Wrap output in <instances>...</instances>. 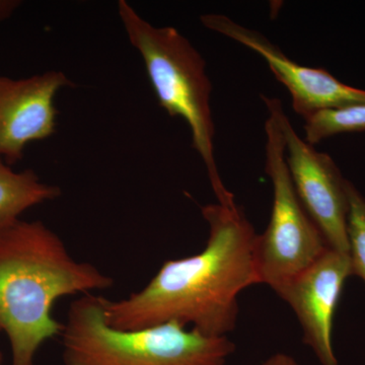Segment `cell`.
I'll return each mask as SVG.
<instances>
[{"mask_svg":"<svg viewBox=\"0 0 365 365\" xmlns=\"http://www.w3.org/2000/svg\"><path fill=\"white\" fill-rule=\"evenodd\" d=\"M351 275L349 254L328 249L311 267L274 292L294 312L304 342L322 365H338L332 343L334 318Z\"/></svg>","mask_w":365,"mask_h":365,"instance_id":"obj_8","label":"cell"},{"mask_svg":"<svg viewBox=\"0 0 365 365\" xmlns=\"http://www.w3.org/2000/svg\"><path fill=\"white\" fill-rule=\"evenodd\" d=\"M118 13L131 45L143 57L160 107L188 124L193 148L202 158L218 203L235 202L215 162L212 85L202 55L177 29L151 25L124 0L118 4Z\"/></svg>","mask_w":365,"mask_h":365,"instance_id":"obj_4","label":"cell"},{"mask_svg":"<svg viewBox=\"0 0 365 365\" xmlns=\"http://www.w3.org/2000/svg\"><path fill=\"white\" fill-rule=\"evenodd\" d=\"M277 114L295 191L329 249L348 254V181L327 153L300 138L278 100Z\"/></svg>","mask_w":365,"mask_h":365,"instance_id":"obj_6","label":"cell"},{"mask_svg":"<svg viewBox=\"0 0 365 365\" xmlns=\"http://www.w3.org/2000/svg\"><path fill=\"white\" fill-rule=\"evenodd\" d=\"M105 297L74 300L62 330L64 365H225L235 352L227 337H211L176 322L118 330L105 319Z\"/></svg>","mask_w":365,"mask_h":365,"instance_id":"obj_3","label":"cell"},{"mask_svg":"<svg viewBox=\"0 0 365 365\" xmlns=\"http://www.w3.org/2000/svg\"><path fill=\"white\" fill-rule=\"evenodd\" d=\"M262 365H299V364L290 355L285 353H276L269 357Z\"/></svg>","mask_w":365,"mask_h":365,"instance_id":"obj_14","label":"cell"},{"mask_svg":"<svg viewBox=\"0 0 365 365\" xmlns=\"http://www.w3.org/2000/svg\"><path fill=\"white\" fill-rule=\"evenodd\" d=\"M304 121V140L314 145L337 134L365 131V105L325 110Z\"/></svg>","mask_w":365,"mask_h":365,"instance_id":"obj_11","label":"cell"},{"mask_svg":"<svg viewBox=\"0 0 365 365\" xmlns=\"http://www.w3.org/2000/svg\"><path fill=\"white\" fill-rule=\"evenodd\" d=\"M266 120L265 170L273 186V204L265 232L256 245L259 282L275 292L326 253L328 245L302 205L290 177L277 114L279 98L262 96Z\"/></svg>","mask_w":365,"mask_h":365,"instance_id":"obj_5","label":"cell"},{"mask_svg":"<svg viewBox=\"0 0 365 365\" xmlns=\"http://www.w3.org/2000/svg\"><path fill=\"white\" fill-rule=\"evenodd\" d=\"M201 211L209 227L203 251L165 262L143 289L127 299H105L108 325L139 330L176 322L211 337L235 330L240 294L260 283L258 234L237 202L208 204Z\"/></svg>","mask_w":365,"mask_h":365,"instance_id":"obj_1","label":"cell"},{"mask_svg":"<svg viewBox=\"0 0 365 365\" xmlns=\"http://www.w3.org/2000/svg\"><path fill=\"white\" fill-rule=\"evenodd\" d=\"M349 212L347 218V237L352 275L359 276L365 283V197L348 181Z\"/></svg>","mask_w":365,"mask_h":365,"instance_id":"obj_12","label":"cell"},{"mask_svg":"<svg viewBox=\"0 0 365 365\" xmlns=\"http://www.w3.org/2000/svg\"><path fill=\"white\" fill-rule=\"evenodd\" d=\"M69 86L73 83L57 71L21 79L0 76V158L19 162L29 143L55 133L54 98Z\"/></svg>","mask_w":365,"mask_h":365,"instance_id":"obj_9","label":"cell"},{"mask_svg":"<svg viewBox=\"0 0 365 365\" xmlns=\"http://www.w3.org/2000/svg\"><path fill=\"white\" fill-rule=\"evenodd\" d=\"M21 4L19 0H0V23L11 18Z\"/></svg>","mask_w":365,"mask_h":365,"instance_id":"obj_13","label":"cell"},{"mask_svg":"<svg viewBox=\"0 0 365 365\" xmlns=\"http://www.w3.org/2000/svg\"><path fill=\"white\" fill-rule=\"evenodd\" d=\"M113 284L95 266L74 260L44 223L19 220L0 228V331L11 343V365H34L43 343L61 335L63 325L52 316L57 300Z\"/></svg>","mask_w":365,"mask_h":365,"instance_id":"obj_2","label":"cell"},{"mask_svg":"<svg viewBox=\"0 0 365 365\" xmlns=\"http://www.w3.org/2000/svg\"><path fill=\"white\" fill-rule=\"evenodd\" d=\"M201 23L263 57L275 78L289 91L294 112L304 120L325 110L365 105V91L341 83L325 69L300 66L258 31L220 14H203Z\"/></svg>","mask_w":365,"mask_h":365,"instance_id":"obj_7","label":"cell"},{"mask_svg":"<svg viewBox=\"0 0 365 365\" xmlns=\"http://www.w3.org/2000/svg\"><path fill=\"white\" fill-rule=\"evenodd\" d=\"M60 195L58 187L41 182L32 170L14 172L0 158V228L20 220L29 208Z\"/></svg>","mask_w":365,"mask_h":365,"instance_id":"obj_10","label":"cell"},{"mask_svg":"<svg viewBox=\"0 0 365 365\" xmlns=\"http://www.w3.org/2000/svg\"><path fill=\"white\" fill-rule=\"evenodd\" d=\"M2 364V353L0 351V365Z\"/></svg>","mask_w":365,"mask_h":365,"instance_id":"obj_15","label":"cell"}]
</instances>
